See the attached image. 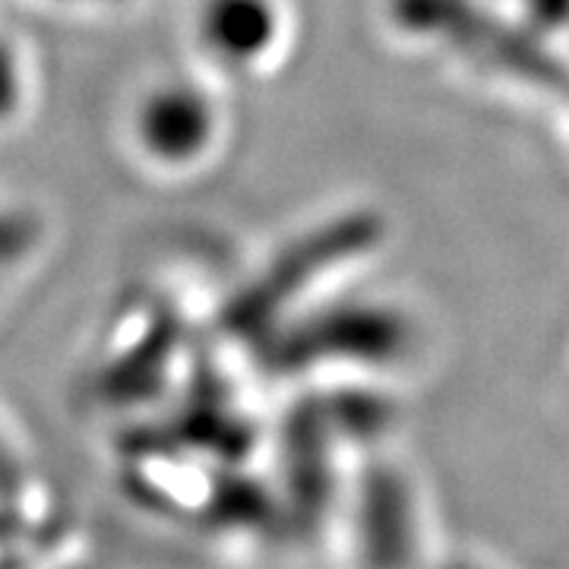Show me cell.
Wrapping results in <instances>:
<instances>
[{
  "instance_id": "cell-1",
  "label": "cell",
  "mask_w": 569,
  "mask_h": 569,
  "mask_svg": "<svg viewBox=\"0 0 569 569\" xmlns=\"http://www.w3.org/2000/svg\"><path fill=\"white\" fill-rule=\"evenodd\" d=\"M216 111L193 82L146 86L127 111V140L152 168H190L212 146Z\"/></svg>"
},
{
  "instance_id": "cell-2",
  "label": "cell",
  "mask_w": 569,
  "mask_h": 569,
  "mask_svg": "<svg viewBox=\"0 0 569 569\" xmlns=\"http://www.w3.org/2000/svg\"><path fill=\"white\" fill-rule=\"evenodd\" d=\"M200 36L222 61L250 58L263 48V36H269V7H263V0H203Z\"/></svg>"
}]
</instances>
